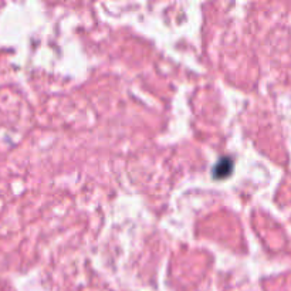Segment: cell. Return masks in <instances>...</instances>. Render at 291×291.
Here are the masks:
<instances>
[{
    "label": "cell",
    "mask_w": 291,
    "mask_h": 291,
    "mask_svg": "<svg viewBox=\"0 0 291 291\" xmlns=\"http://www.w3.org/2000/svg\"><path fill=\"white\" fill-rule=\"evenodd\" d=\"M232 169H233V161L230 158H222L213 168V175L216 178L222 179V178H226L227 175L232 172Z\"/></svg>",
    "instance_id": "1"
}]
</instances>
